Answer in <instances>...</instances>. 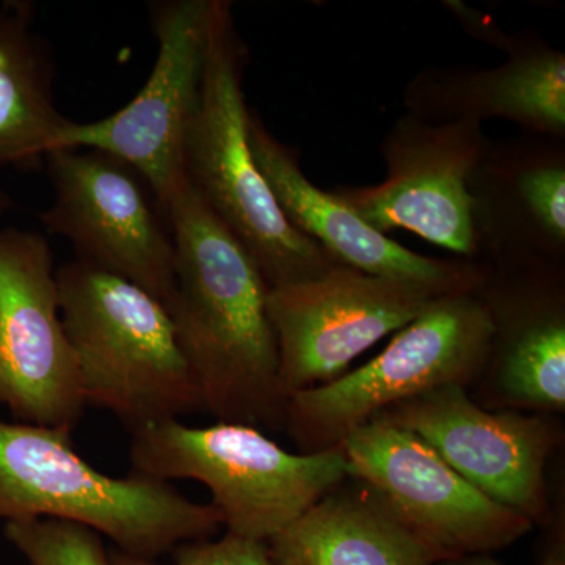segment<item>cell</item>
Here are the masks:
<instances>
[{"label":"cell","instance_id":"cell-13","mask_svg":"<svg viewBox=\"0 0 565 565\" xmlns=\"http://www.w3.org/2000/svg\"><path fill=\"white\" fill-rule=\"evenodd\" d=\"M478 125L467 120L440 128L411 126L386 147L388 177L373 188L334 193L375 232H414L448 250L476 247L475 199L468 181L481 158Z\"/></svg>","mask_w":565,"mask_h":565},{"label":"cell","instance_id":"cell-18","mask_svg":"<svg viewBox=\"0 0 565 565\" xmlns=\"http://www.w3.org/2000/svg\"><path fill=\"white\" fill-rule=\"evenodd\" d=\"M486 114L520 121L541 131L565 129V58L555 51L516 57L486 74L478 84Z\"/></svg>","mask_w":565,"mask_h":565},{"label":"cell","instance_id":"cell-9","mask_svg":"<svg viewBox=\"0 0 565 565\" xmlns=\"http://www.w3.org/2000/svg\"><path fill=\"white\" fill-rule=\"evenodd\" d=\"M446 294L451 292L344 266L315 280L270 288L267 315L282 393L289 397L341 377L356 356Z\"/></svg>","mask_w":565,"mask_h":565},{"label":"cell","instance_id":"cell-3","mask_svg":"<svg viewBox=\"0 0 565 565\" xmlns=\"http://www.w3.org/2000/svg\"><path fill=\"white\" fill-rule=\"evenodd\" d=\"M245 57L232 6L215 0L202 90L185 139V180L248 253L269 289L315 280L338 264L286 218L253 159Z\"/></svg>","mask_w":565,"mask_h":565},{"label":"cell","instance_id":"cell-10","mask_svg":"<svg viewBox=\"0 0 565 565\" xmlns=\"http://www.w3.org/2000/svg\"><path fill=\"white\" fill-rule=\"evenodd\" d=\"M0 405L14 422L68 434L87 407L50 243L14 226L0 230Z\"/></svg>","mask_w":565,"mask_h":565},{"label":"cell","instance_id":"cell-16","mask_svg":"<svg viewBox=\"0 0 565 565\" xmlns=\"http://www.w3.org/2000/svg\"><path fill=\"white\" fill-rule=\"evenodd\" d=\"M31 2L0 6V167L39 170L71 120L54 103L55 66Z\"/></svg>","mask_w":565,"mask_h":565},{"label":"cell","instance_id":"cell-20","mask_svg":"<svg viewBox=\"0 0 565 565\" xmlns=\"http://www.w3.org/2000/svg\"><path fill=\"white\" fill-rule=\"evenodd\" d=\"M173 561L169 564L156 559H143L111 550L110 565H274L264 542L237 537L226 533L217 541L188 542L173 550Z\"/></svg>","mask_w":565,"mask_h":565},{"label":"cell","instance_id":"cell-22","mask_svg":"<svg viewBox=\"0 0 565 565\" xmlns=\"http://www.w3.org/2000/svg\"><path fill=\"white\" fill-rule=\"evenodd\" d=\"M435 565H505L501 563L500 559H497L493 555H489V553H478V555H460L455 557H449V559L440 561V563ZM541 565H565L564 550L563 546L561 548L553 550L552 553H548V556L542 561Z\"/></svg>","mask_w":565,"mask_h":565},{"label":"cell","instance_id":"cell-15","mask_svg":"<svg viewBox=\"0 0 565 565\" xmlns=\"http://www.w3.org/2000/svg\"><path fill=\"white\" fill-rule=\"evenodd\" d=\"M266 546L274 565H435L455 557L419 537L351 476Z\"/></svg>","mask_w":565,"mask_h":565},{"label":"cell","instance_id":"cell-6","mask_svg":"<svg viewBox=\"0 0 565 565\" xmlns=\"http://www.w3.org/2000/svg\"><path fill=\"white\" fill-rule=\"evenodd\" d=\"M497 334L493 308L473 289L446 294L370 363L291 394L285 429L302 455L340 448L393 405L438 386L473 384L492 359Z\"/></svg>","mask_w":565,"mask_h":565},{"label":"cell","instance_id":"cell-4","mask_svg":"<svg viewBox=\"0 0 565 565\" xmlns=\"http://www.w3.org/2000/svg\"><path fill=\"white\" fill-rule=\"evenodd\" d=\"M55 278L85 404L110 412L131 433L204 412L166 305L77 259L63 264Z\"/></svg>","mask_w":565,"mask_h":565},{"label":"cell","instance_id":"cell-19","mask_svg":"<svg viewBox=\"0 0 565 565\" xmlns=\"http://www.w3.org/2000/svg\"><path fill=\"white\" fill-rule=\"evenodd\" d=\"M3 535L29 565H110L102 534L58 519L14 520Z\"/></svg>","mask_w":565,"mask_h":565},{"label":"cell","instance_id":"cell-11","mask_svg":"<svg viewBox=\"0 0 565 565\" xmlns=\"http://www.w3.org/2000/svg\"><path fill=\"white\" fill-rule=\"evenodd\" d=\"M341 448L349 476L448 555H493L533 530L525 515L479 492L418 435L396 424L371 419Z\"/></svg>","mask_w":565,"mask_h":565},{"label":"cell","instance_id":"cell-5","mask_svg":"<svg viewBox=\"0 0 565 565\" xmlns=\"http://www.w3.org/2000/svg\"><path fill=\"white\" fill-rule=\"evenodd\" d=\"M131 434L132 471L162 482H202L226 533L264 544L349 478L341 446L292 455L245 424L191 427L167 419Z\"/></svg>","mask_w":565,"mask_h":565},{"label":"cell","instance_id":"cell-21","mask_svg":"<svg viewBox=\"0 0 565 565\" xmlns=\"http://www.w3.org/2000/svg\"><path fill=\"white\" fill-rule=\"evenodd\" d=\"M520 195L542 230L556 243L565 239V170L539 167L520 178Z\"/></svg>","mask_w":565,"mask_h":565},{"label":"cell","instance_id":"cell-12","mask_svg":"<svg viewBox=\"0 0 565 565\" xmlns=\"http://www.w3.org/2000/svg\"><path fill=\"white\" fill-rule=\"evenodd\" d=\"M375 418L418 435L490 500L533 525L548 522L545 467L561 440L552 415L490 412L465 386L451 384L393 405Z\"/></svg>","mask_w":565,"mask_h":565},{"label":"cell","instance_id":"cell-23","mask_svg":"<svg viewBox=\"0 0 565 565\" xmlns=\"http://www.w3.org/2000/svg\"><path fill=\"white\" fill-rule=\"evenodd\" d=\"M13 196H11L9 192L3 191V189L0 188V218H2L3 215L9 214V212L13 210Z\"/></svg>","mask_w":565,"mask_h":565},{"label":"cell","instance_id":"cell-2","mask_svg":"<svg viewBox=\"0 0 565 565\" xmlns=\"http://www.w3.org/2000/svg\"><path fill=\"white\" fill-rule=\"evenodd\" d=\"M28 519L81 523L143 559L212 539L223 526L214 504L195 503L170 482L96 470L74 451L68 433L0 422V520Z\"/></svg>","mask_w":565,"mask_h":565},{"label":"cell","instance_id":"cell-1","mask_svg":"<svg viewBox=\"0 0 565 565\" xmlns=\"http://www.w3.org/2000/svg\"><path fill=\"white\" fill-rule=\"evenodd\" d=\"M177 264L167 311L204 401L221 423L285 427L269 286L248 253L191 185L166 210Z\"/></svg>","mask_w":565,"mask_h":565},{"label":"cell","instance_id":"cell-7","mask_svg":"<svg viewBox=\"0 0 565 565\" xmlns=\"http://www.w3.org/2000/svg\"><path fill=\"white\" fill-rule=\"evenodd\" d=\"M214 9L215 0L152 3L158 57L141 90L109 117L70 121L51 151L98 150L120 159L150 184L166 214L188 185L185 139L199 106Z\"/></svg>","mask_w":565,"mask_h":565},{"label":"cell","instance_id":"cell-8","mask_svg":"<svg viewBox=\"0 0 565 565\" xmlns=\"http://www.w3.org/2000/svg\"><path fill=\"white\" fill-rule=\"evenodd\" d=\"M44 166L54 188V202L40 214L47 232L68 239L77 262L140 286L167 307L177 248L143 177L98 150H54Z\"/></svg>","mask_w":565,"mask_h":565},{"label":"cell","instance_id":"cell-17","mask_svg":"<svg viewBox=\"0 0 565 565\" xmlns=\"http://www.w3.org/2000/svg\"><path fill=\"white\" fill-rule=\"evenodd\" d=\"M494 388L508 411L559 414L565 408V321L559 310L530 316L505 341Z\"/></svg>","mask_w":565,"mask_h":565},{"label":"cell","instance_id":"cell-14","mask_svg":"<svg viewBox=\"0 0 565 565\" xmlns=\"http://www.w3.org/2000/svg\"><path fill=\"white\" fill-rule=\"evenodd\" d=\"M248 143L275 200L289 222L315 241L338 266L374 277L423 282L444 291L475 288V277L460 264L435 262L375 232L334 193L308 181L291 150L248 115Z\"/></svg>","mask_w":565,"mask_h":565}]
</instances>
